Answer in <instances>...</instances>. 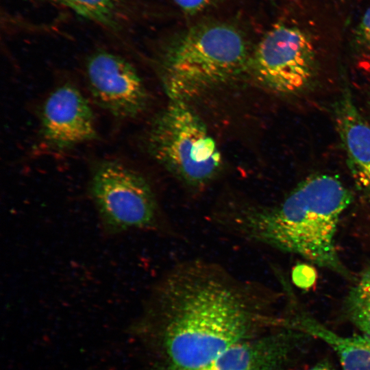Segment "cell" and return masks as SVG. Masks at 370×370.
<instances>
[{"label": "cell", "mask_w": 370, "mask_h": 370, "mask_svg": "<svg viewBox=\"0 0 370 370\" xmlns=\"http://www.w3.org/2000/svg\"><path fill=\"white\" fill-rule=\"evenodd\" d=\"M270 299L261 284L214 262L175 265L157 283L148 308L155 370H199L237 343L284 328Z\"/></svg>", "instance_id": "obj_1"}, {"label": "cell", "mask_w": 370, "mask_h": 370, "mask_svg": "<svg viewBox=\"0 0 370 370\" xmlns=\"http://www.w3.org/2000/svg\"><path fill=\"white\" fill-rule=\"evenodd\" d=\"M352 201L351 192L336 176L315 174L300 182L284 199L265 205L227 198L214 211V221L236 236L299 255L349 279L336 251L341 217Z\"/></svg>", "instance_id": "obj_2"}, {"label": "cell", "mask_w": 370, "mask_h": 370, "mask_svg": "<svg viewBox=\"0 0 370 370\" xmlns=\"http://www.w3.org/2000/svg\"><path fill=\"white\" fill-rule=\"evenodd\" d=\"M245 38L221 23L194 25L171 41L158 63L165 92L172 101H186L230 82L250 65Z\"/></svg>", "instance_id": "obj_3"}, {"label": "cell", "mask_w": 370, "mask_h": 370, "mask_svg": "<svg viewBox=\"0 0 370 370\" xmlns=\"http://www.w3.org/2000/svg\"><path fill=\"white\" fill-rule=\"evenodd\" d=\"M149 152L188 189H206L222 169L221 153L207 128L186 102L172 101L155 117Z\"/></svg>", "instance_id": "obj_4"}, {"label": "cell", "mask_w": 370, "mask_h": 370, "mask_svg": "<svg viewBox=\"0 0 370 370\" xmlns=\"http://www.w3.org/2000/svg\"><path fill=\"white\" fill-rule=\"evenodd\" d=\"M88 191L108 233L160 226L161 211L152 186L141 173L122 161L101 159L93 162Z\"/></svg>", "instance_id": "obj_5"}, {"label": "cell", "mask_w": 370, "mask_h": 370, "mask_svg": "<svg viewBox=\"0 0 370 370\" xmlns=\"http://www.w3.org/2000/svg\"><path fill=\"white\" fill-rule=\"evenodd\" d=\"M258 81L274 92L298 95L314 84L319 71L310 36L296 26L278 24L259 42L250 65Z\"/></svg>", "instance_id": "obj_6"}, {"label": "cell", "mask_w": 370, "mask_h": 370, "mask_svg": "<svg viewBox=\"0 0 370 370\" xmlns=\"http://www.w3.org/2000/svg\"><path fill=\"white\" fill-rule=\"evenodd\" d=\"M84 75L95 104L113 117L127 120L141 114L148 93L136 68L122 56L99 50L86 60Z\"/></svg>", "instance_id": "obj_7"}, {"label": "cell", "mask_w": 370, "mask_h": 370, "mask_svg": "<svg viewBox=\"0 0 370 370\" xmlns=\"http://www.w3.org/2000/svg\"><path fill=\"white\" fill-rule=\"evenodd\" d=\"M98 138L92 108L80 90L70 82L54 88L39 110L40 146L63 153Z\"/></svg>", "instance_id": "obj_8"}, {"label": "cell", "mask_w": 370, "mask_h": 370, "mask_svg": "<svg viewBox=\"0 0 370 370\" xmlns=\"http://www.w3.org/2000/svg\"><path fill=\"white\" fill-rule=\"evenodd\" d=\"M341 90L334 105L336 130L355 185L370 199V125L356 106L345 75Z\"/></svg>", "instance_id": "obj_9"}, {"label": "cell", "mask_w": 370, "mask_h": 370, "mask_svg": "<svg viewBox=\"0 0 370 370\" xmlns=\"http://www.w3.org/2000/svg\"><path fill=\"white\" fill-rule=\"evenodd\" d=\"M286 317V327L321 339L338 355L343 370H370V337L343 336L332 331L303 311L296 310Z\"/></svg>", "instance_id": "obj_10"}, {"label": "cell", "mask_w": 370, "mask_h": 370, "mask_svg": "<svg viewBox=\"0 0 370 370\" xmlns=\"http://www.w3.org/2000/svg\"><path fill=\"white\" fill-rule=\"evenodd\" d=\"M62 5L78 15L109 28L118 25L122 0H47Z\"/></svg>", "instance_id": "obj_11"}, {"label": "cell", "mask_w": 370, "mask_h": 370, "mask_svg": "<svg viewBox=\"0 0 370 370\" xmlns=\"http://www.w3.org/2000/svg\"><path fill=\"white\" fill-rule=\"evenodd\" d=\"M345 311L352 323L370 337V267L361 274L348 293Z\"/></svg>", "instance_id": "obj_12"}, {"label": "cell", "mask_w": 370, "mask_h": 370, "mask_svg": "<svg viewBox=\"0 0 370 370\" xmlns=\"http://www.w3.org/2000/svg\"><path fill=\"white\" fill-rule=\"evenodd\" d=\"M354 42L359 49L370 50V8L364 13L356 28Z\"/></svg>", "instance_id": "obj_13"}, {"label": "cell", "mask_w": 370, "mask_h": 370, "mask_svg": "<svg viewBox=\"0 0 370 370\" xmlns=\"http://www.w3.org/2000/svg\"><path fill=\"white\" fill-rule=\"evenodd\" d=\"M315 272L312 267L301 264L296 267L293 273L295 284L302 288H310L314 282Z\"/></svg>", "instance_id": "obj_14"}, {"label": "cell", "mask_w": 370, "mask_h": 370, "mask_svg": "<svg viewBox=\"0 0 370 370\" xmlns=\"http://www.w3.org/2000/svg\"><path fill=\"white\" fill-rule=\"evenodd\" d=\"M185 13L197 14L208 8L216 0H173Z\"/></svg>", "instance_id": "obj_15"}, {"label": "cell", "mask_w": 370, "mask_h": 370, "mask_svg": "<svg viewBox=\"0 0 370 370\" xmlns=\"http://www.w3.org/2000/svg\"><path fill=\"white\" fill-rule=\"evenodd\" d=\"M288 363H278L255 370H285Z\"/></svg>", "instance_id": "obj_16"}, {"label": "cell", "mask_w": 370, "mask_h": 370, "mask_svg": "<svg viewBox=\"0 0 370 370\" xmlns=\"http://www.w3.org/2000/svg\"><path fill=\"white\" fill-rule=\"evenodd\" d=\"M309 370H332L331 367L325 362H320L310 368Z\"/></svg>", "instance_id": "obj_17"}]
</instances>
